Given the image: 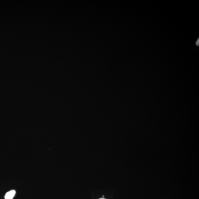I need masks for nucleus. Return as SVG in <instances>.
<instances>
[{
	"mask_svg": "<svg viewBox=\"0 0 199 199\" xmlns=\"http://www.w3.org/2000/svg\"><path fill=\"white\" fill-rule=\"evenodd\" d=\"M16 194V191L14 190L10 191L6 194L5 196V199H12Z\"/></svg>",
	"mask_w": 199,
	"mask_h": 199,
	"instance_id": "nucleus-1",
	"label": "nucleus"
},
{
	"mask_svg": "<svg viewBox=\"0 0 199 199\" xmlns=\"http://www.w3.org/2000/svg\"><path fill=\"white\" fill-rule=\"evenodd\" d=\"M99 199H105V198H100Z\"/></svg>",
	"mask_w": 199,
	"mask_h": 199,
	"instance_id": "nucleus-2",
	"label": "nucleus"
}]
</instances>
